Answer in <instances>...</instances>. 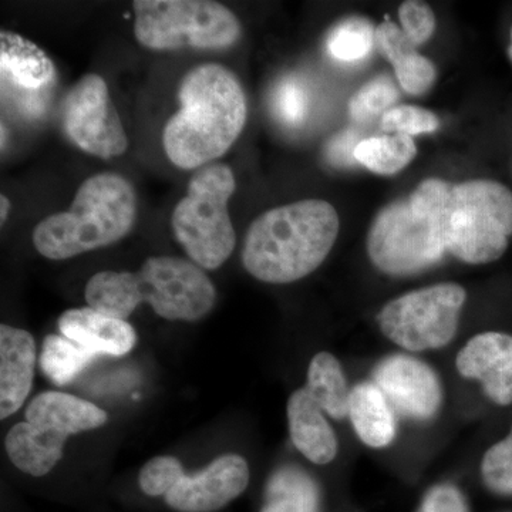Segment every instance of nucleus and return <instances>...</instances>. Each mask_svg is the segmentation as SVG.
<instances>
[{"label": "nucleus", "mask_w": 512, "mask_h": 512, "mask_svg": "<svg viewBox=\"0 0 512 512\" xmlns=\"http://www.w3.org/2000/svg\"><path fill=\"white\" fill-rule=\"evenodd\" d=\"M466 301L461 285H431L387 303L377 322L384 336L400 348L410 352L443 349L456 336Z\"/></svg>", "instance_id": "obj_8"}, {"label": "nucleus", "mask_w": 512, "mask_h": 512, "mask_svg": "<svg viewBox=\"0 0 512 512\" xmlns=\"http://www.w3.org/2000/svg\"><path fill=\"white\" fill-rule=\"evenodd\" d=\"M0 69L3 79L33 92L50 86L56 77L52 59L35 43L10 30L0 32Z\"/></svg>", "instance_id": "obj_19"}, {"label": "nucleus", "mask_w": 512, "mask_h": 512, "mask_svg": "<svg viewBox=\"0 0 512 512\" xmlns=\"http://www.w3.org/2000/svg\"><path fill=\"white\" fill-rule=\"evenodd\" d=\"M84 298L90 308L127 320L141 303L160 318L197 322L217 302V289L194 262L178 256H151L137 272H97Z\"/></svg>", "instance_id": "obj_3"}, {"label": "nucleus", "mask_w": 512, "mask_h": 512, "mask_svg": "<svg viewBox=\"0 0 512 512\" xmlns=\"http://www.w3.org/2000/svg\"><path fill=\"white\" fill-rule=\"evenodd\" d=\"M25 416L33 426L47 427L67 437L99 429L109 419L107 413L96 404L60 392H45L36 396L29 403Z\"/></svg>", "instance_id": "obj_16"}, {"label": "nucleus", "mask_w": 512, "mask_h": 512, "mask_svg": "<svg viewBox=\"0 0 512 512\" xmlns=\"http://www.w3.org/2000/svg\"><path fill=\"white\" fill-rule=\"evenodd\" d=\"M355 136L352 133H343L336 136L330 141L326 156L333 164L348 165L350 164L349 154L355 153L356 146H353ZM355 157V156H353Z\"/></svg>", "instance_id": "obj_33"}, {"label": "nucleus", "mask_w": 512, "mask_h": 512, "mask_svg": "<svg viewBox=\"0 0 512 512\" xmlns=\"http://www.w3.org/2000/svg\"><path fill=\"white\" fill-rule=\"evenodd\" d=\"M184 474L183 464L177 457L158 456L141 468L138 484L148 497H165Z\"/></svg>", "instance_id": "obj_28"}, {"label": "nucleus", "mask_w": 512, "mask_h": 512, "mask_svg": "<svg viewBox=\"0 0 512 512\" xmlns=\"http://www.w3.org/2000/svg\"><path fill=\"white\" fill-rule=\"evenodd\" d=\"M305 389L332 419L348 417L350 390L342 366L332 353L320 352L313 357Z\"/></svg>", "instance_id": "obj_22"}, {"label": "nucleus", "mask_w": 512, "mask_h": 512, "mask_svg": "<svg viewBox=\"0 0 512 512\" xmlns=\"http://www.w3.org/2000/svg\"><path fill=\"white\" fill-rule=\"evenodd\" d=\"M67 439L69 437L59 431L23 421L9 430L5 440L6 453L13 466L22 473L43 477L62 460Z\"/></svg>", "instance_id": "obj_18"}, {"label": "nucleus", "mask_w": 512, "mask_h": 512, "mask_svg": "<svg viewBox=\"0 0 512 512\" xmlns=\"http://www.w3.org/2000/svg\"><path fill=\"white\" fill-rule=\"evenodd\" d=\"M63 336L94 355L124 356L136 346L137 333L127 320L86 306L69 309L59 318Z\"/></svg>", "instance_id": "obj_14"}, {"label": "nucleus", "mask_w": 512, "mask_h": 512, "mask_svg": "<svg viewBox=\"0 0 512 512\" xmlns=\"http://www.w3.org/2000/svg\"><path fill=\"white\" fill-rule=\"evenodd\" d=\"M399 100V90L387 76H377L357 90L349 103V114L357 121H367L393 109Z\"/></svg>", "instance_id": "obj_26"}, {"label": "nucleus", "mask_w": 512, "mask_h": 512, "mask_svg": "<svg viewBox=\"0 0 512 512\" xmlns=\"http://www.w3.org/2000/svg\"><path fill=\"white\" fill-rule=\"evenodd\" d=\"M248 484L247 460L239 454H224L198 473L184 474L164 500L177 512H217L237 500Z\"/></svg>", "instance_id": "obj_11"}, {"label": "nucleus", "mask_w": 512, "mask_h": 512, "mask_svg": "<svg viewBox=\"0 0 512 512\" xmlns=\"http://www.w3.org/2000/svg\"><path fill=\"white\" fill-rule=\"evenodd\" d=\"M481 476L491 493L512 497V427L504 440L495 443L484 454Z\"/></svg>", "instance_id": "obj_27"}, {"label": "nucleus", "mask_w": 512, "mask_h": 512, "mask_svg": "<svg viewBox=\"0 0 512 512\" xmlns=\"http://www.w3.org/2000/svg\"><path fill=\"white\" fill-rule=\"evenodd\" d=\"M376 46L392 63L404 92L413 96L429 92L436 82V66L430 59L417 52V46L404 35L403 29L389 18L376 28Z\"/></svg>", "instance_id": "obj_17"}, {"label": "nucleus", "mask_w": 512, "mask_h": 512, "mask_svg": "<svg viewBox=\"0 0 512 512\" xmlns=\"http://www.w3.org/2000/svg\"><path fill=\"white\" fill-rule=\"evenodd\" d=\"M319 501L315 480L299 467L284 466L266 483L261 512H319Z\"/></svg>", "instance_id": "obj_21"}, {"label": "nucleus", "mask_w": 512, "mask_h": 512, "mask_svg": "<svg viewBox=\"0 0 512 512\" xmlns=\"http://www.w3.org/2000/svg\"><path fill=\"white\" fill-rule=\"evenodd\" d=\"M0 221H2V225L5 224L6 220H8L9 212H10V201L8 197L2 195L0 197Z\"/></svg>", "instance_id": "obj_34"}, {"label": "nucleus", "mask_w": 512, "mask_h": 512, "mask_svg": "<svg viewBox=\"0 0 512 512\" xmlns=\"http://www.w3.org/2000/svg\"><path fill=\"white\" fill-rule=\"evenodd\" d=\"M272 106L276 117L286 126H299L308 114V94L293 77H286L276 86Z\"/></svg>", "instance_id": "obj_30"}, {"label": "nucleus", "mask_w": 512, "mask_h": 512, "mask_svg": "<svg viewBox=\"0 0 512 512\" xmlns=\"http://www.w3.org/2000/svg\"><path fill=\"white\" fill-rule=\"evenodd\" d=\"M339 215L323 200H302L259 215L247 232L242 264L266 284L284 285L315 272L339 235Z\"/></svg>", "instance_id": "obj_2"}, {"label": "nucleus", "mask_w": 512, "mask_h": 512, "mask_svg": "<svg viewBox=\"0 0 512 512\" xmlns=\"http://www.w3.org/2000/svg\"><path fill=\"white\" fill-rule=\"evenodd\" d=\"M508 56H510L512 62V28H511V45L508 47Z\"/></svg>", "instance_id": "obj_35"}, {"label": "nucleus", "mask_w": 512, "mask_h": 512, "mask_svg": "<svg viewBox=\"0 0 512 512\" xmlns=\"http://www.w3.org/2000/svg\"><path fill=\"white\" fill-rule=\"evenodd\" d=\"M178 101L181 109L164 127V151L175 167L200 170L241 136L248 116L244 89L227 67L205 63L185 74Z\"/></svg>", "instance_id": "obj_1"}, {"label": "nucleus", "mask_w": 512, "mask_h": 512, "mask_svg": "<svg viewBox=\"0 0 512 512\" xmlns=\"http://www.w3.org/2000/svg\"><path fill=\"white\" fill-rule=\"evenodd\" d=\"M235 188L234 171L227 164H208L192 175L187 195L175 205L174 237L202 269L220 268L234 252L237 237L228 201Z\"/></svg>", "instance_id": "obj_5"}, {"label": "nucleus", "mask_w": 512, "mask_h": 512, "mask_svg": "<svg viewBox=\"0 0 512 512\" xmlns=\"http://www.w3.org/2000/svg\"><path fill=\"white\" fill-rule=\"evenodd\" d=\"M355 160L379 175H394L417 156L413 137L406 134L365 138L355 148Z\"/></svg>", "instance_id": "obj_23"}, {"label": "nucleus", "mask_w": 512, "mask_h": 512, "mask_svg": "<svg viewBox=\"0 0 512 512\" xmlns=\"http://www.w3.org/2000/svg\"><path fill=\"white\" fill-rule=\"evenodd\" d=\"M136 218L133 184L120 174H96L80 185L69 210L36 225L32 241L40 255L64 261L116 244L130 234Z\"/></svg>", "instance_id": "obj_4"}, {"label": "nucleus", "mask_w": 512, "mask_h": 512, "mask_svg": "<svg viewBox=\"0 0 512 512\" xmlns=\"http://www.w3.org/2000/svg\"><path fill=\"white\" fill-rule=\"evenodd\" d=\"M133 10L134 36L151 50H222L242 35L234 12L211 0H136Z\"/></svg>", "instance_id": "obj_6"}, {"label": "nucleus", "mask_w": 512, "mask_h": 512, "mask_svg": "<svg viewBox=\"0 0 512 512\" xmlns=\"http://www.w3.org/2000/svg\"><path fill=\"white\" fill-rule=\"evenodd\" d=\"M62 126L67 138L90 156L109 158L123 156L128 137L109 86L99 74H84L62 106Z\"/></svg>", "instance_id": "obj_9"}, {"label": "nucleus", "mask_w": 512, "mask_h": 512, "mask_svg": "<svg viewBox=\"0 0 512 512\" xmlns=\"http://www.w3.org/2000/svg\"><path fill=\"white\" fill-rule=\"evenodd\" d=\"M399 19L404 35L414 46L423 45L436 30V15L426 3L409 0L399 9Z\"/></svg>", "instance_id": "obj_31"}, {"label": "nucleus", "mask_w": 512, "mask_h": 512, "mask_svg": "<svg viewBox=\"0 0 512 512\" xmlns=\"http://www.w3.org/2000/svg\"><path fill=\"white\" fill-rule=\"evenodd\" d=\"M458 373L478 380L485 394L498 406L512 404V336L485 332L474 336L458 352Z\"/></svg>", "instance_id": "obj_12"}, {"label": "nucleus", "mask_w": 512, "mask_h": 512, "mask_svg": "<svg viewBox=\"0 0 512 512\" xmlns=\"http://www.w3.org/2000/svg\"><path fill=\"white\" fill-rule=\"evenodd\" d=\"M417 512H470L466 498L457 487L450 484L436 485L421 501Z\"/></svg>", "instance_id": "obj_32"}, {"label": "nucleus", "mask_w": 512, "mask_h": 512, "mask_svg": "<svg viewBox=\"0 0 512 512\" xmlns=\"http://www.w3.org/2000/svg\"><path fill=\"white\" fill-rule=\"evenodd\" d=\"M439 127V117L423 107L396 106L382 117L384 131H393L394 134H406L410 137L434 133Z\"/></svg>", "instance_id": "obj_29"}, {"label": "nucleus", "mask_w": 512, "mask_h": 512, "mask_svg": "<svg viewBox=\"0 0 512 512\" xmlns=\"http://www.w3.org/2000/svg\"><path fill=\"white\" fill-rule=\"evenodd\" d=\"M373 383L382 390L393 410L407 419H433L443 402L439 376L416 357H386L376 366Z\"/></svg>", "instance_id": "obj_10"}, {"label": "nucleus", "mask_w": 512, "mask_h": 512, "mask_svg": "<svg viewBox=\"0 0 512 512\" xmlns=\"http://www.w3.org/2000/svg\"><path fill=\"white\" fill-rule=\"evenodd\" d=\"M97 355L66 336L49 335L40 350V369L50 382L63 386L76 379Z\"/></svg>", "instance_id": "obj_24"}, {"label": "nucleus", "mask_w": 512, "mask_h": 512, "mask_svg": "<svg viewBox=\"0 0 512 512\" xmlns=\"http://www.w3.org/2000/svg\"><path fill=\"white\" fill-rule=\"evenodd\" d=\"M375 45V26L369 19L359 16L340 20L326 39L329 55L342 63L360 62Z\"/></svg>", "instance_id": "obj_25"}, {"label": "nucleus", "mask_w": 512, "mask_h": 512, "mask_svg": "<svg viewBox=\"0 0 512 512\" xmlns=\"http://www.w3.org/2000/svg\"><path fill=\"white\" fill-rule=\"evenodd\" d=\"M36 360V342L29 332L0 326V419H8L25 404L32 390Z\"/></svg>", "instance_id": "obj_13"}, {"label": "nucleus", "mask_w": 512, "mask_h": 512, "mask_svg": "<svg viewBox=\"0 0 512 512\" xmlns=\"http://www.w3.org/2000/svg\"><path fill=\"white\" fill-rule=\"evenodd\" d=\"M454 229L450 254L470 265L491 264L512 237V191L493 180L453 184Z\"/></svg>", "instance_id": "obj_7"}, {"label": "nucleus", "mask_w": 512, "mask_h": 512, "mask_svg": "<svg viewBox=\"0 0 512 512\" xmlns=\"http://www.w3.org/2000/svg\"><path fill=\"white\" fill-rule=\"evenodd\" d=\"M288 423L293 446L312 463L323 466L338 456V437L305 387L289 397Z\"/></svg>", "instance_id": "obj_15"}, {"label": "nucleus", "mask_w": 512, "mask_h": 512, "mask_svg": "<svg viewBox=\"0 0 512 512\" xmlns=\"http://www.w3.org/2000/svg\"><path fill=\"white\" fill-rule=\"evenodd\" d=\"M348 416L357 437L366 446L383 448L396 437L393 407L375 383H360L353 387Z\"/></svg>", "instance_id": "obj_20"}]
</instances>
